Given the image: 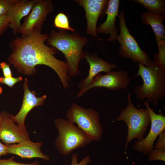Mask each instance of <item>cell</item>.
<instances>
[{
  "label": "cell",
  "mask_w": 165,
  "mask_h": 165,
  "mask_svg": "<svg viewBox=\"0 0 165 165\" xmlns=\"http://www.w3.org/2000/svg\"><path fill=\"white\" fill-rule=\"evenodd\" d=\"M48 38L47 34H42L35 29L20 37H16L9 43L11 53L8 61L20 73L27 75H33L37 65L47 66L57 73L66 90L70 86L68 66L66 62L54 57L56 48L45 44Z\"/></svg>",
  "instance_id": "obj_1"
},
{
  "label": "cell",
  "mask_w": 165,
  "mask_h": 165,
  "mask_svg": "<svg viewBox=\"0 0 165 165\" xmlns=\"http://www.w3.org/2000/svg\"><path fill=\"white\" fill-rule=\"evenodd\" d=\"M46 41L48 46L56 48L64 54L68 67V76L78 75L79 63L85 58L83 48L87 43L88 38L77 33L70 34L66 30L60 29L58 31H52Z\"/></svg>",
  "instance_id": "obj_2"
},
{
  "label": "cell",
  "mask_w": 165,
  "mask_h": 165,
  "mask_svg": "<svg viewBox=\"0 0 165 165\" xmlns=\"http://www.w3.org/2000/svg\"><path fill=\"white\" fill-rule=\"evenodd\" d=\"M138 73L142 78V85L136 86L134 93L137 99H146L148 103L157 106L160 101H162L165 96V72L154 64L150 67L138 64Z\"/></svg>",
  "instance_id": "obj_3"
},
{
  "label": "cell",
  "mask_w": 165,
  "mask_h": 165,
  "mask_svg": "<svg viewBox=\"0 0 165 165\" xmlns=\"http://www.w3.org/2000/svg\"><path fill=\"white\" fill-rule=\"evenodd\" d=\"M127 105L121 110L119 116L114 121H123L128 128V134L125 147V154L129 143L133 139L137 141L143 139L144 135L151 123V119L147 109H138L134 105L131 94H127Z\"/></svg>",
  "instance_id": "obj_4"
},
{
  "label": "cell",
  "mask_w": 165,
  "mask_h": 165,
  "mask_svg": "<svg viewBox=\"0 0 165 165\" xmlns=\"http://www.w3.org/2000/svg\"><path fill=\"white\" fill-rule=\"evenodd\" d=\"M58 134L55 146L61 154L67 155L75 149L85 146L92 141L78 127L67 119L58 118L54 121Z\"/></svg>",
  "instance_id": "obj_5"
},
{
  "label": "cell",
  "mask_w": 165,
  "mask_h": 165,
  "mask_svg": "<svg viewBox=\"0 0 165 165\" xmlns=\"http://www.w3.org/2000/svg\"><path fill=\"white\" fill-rule=\"evenodd\" d=\"M67 119L83 131L92 141L101 138L103 129L100 121L99 113L92 108H84L74 103L67 111Z\"/></svg>",
  "instance_id": "obj_6"
},
{
  "label": "cell",
  "mask_w": 165,
  "mask_h": 165,
  "mask_svg": "<svg viewBox=\"0 0 165 165\" xmlns=\"http://www.w3.org/2000/svg\"><path fill=\"white\" fill-rule=\"evenodd\" d=\"M118 17L120 34L118 35L117 39L120 45L119 49L120 56L123 58L130 59L135 63L147 67L154 65L153 61L148 54L141 49L128 30L126 24L124 11H122Z\"/></svg>",
  "instance_id": "obj_7"
},
{
  "label": "cell",
  "mask_w": 165,
  "mask_h": 165,
  "mask_svg": "<svg viewBox=\"0 0 165 165\" xmlns=\"http://www.w3.org/2000/svg\"><path fill=\"white\" fill-rule=\"evenodd\" d=\"M141 18L142 23L150 25L155 35L158 52L154 55L153 62L160 69L165 72V28L163 24L165 15L147 11L142 13Z\"/></svg>",
  "instance_id": "obj_8"
},
{
  "label": "cell",
  "mask_w": 165,
  "mask_h": 165,
  "mask_svg": "<svg viewBox=\"0 0 165 165\" xmlns=\"http://www.w3.org/2000/svg\"><path fill=\"white\" fill-rule=\"evenodd\" d=\"M130 81L128 72L123 70L110 71L104 75L99 73L87 88L79 90L77 97L82 96L87 91L95 87H104L111 90L126 89L129 85Z\"/></svg>",
  "instance_id": "obj_9"
},
{
  "label": "cell",
  "mask_w": 165,
  "mask_h": 165,
  "mask_svg": "<svg viewBox=\"0 0 165 165\" xmlns=\"http://www.w3.org/2000/svg\"><path fill=\"white\" fill-rule=\"evenodd\" d=\"M144 105L148 109L151 119V128L149 132L142 140L135 143L133 149L135 151L148 155L153 149V144L156 138L165 129V116L163 114H156L150 108L148 103L145 101Z\"/></svg>",
  "instance_id": "obj_10"
},
{
  "label": "cell",
  "mask_w": 165,
  "mask_h": 165,
  "mask_svg": "<svg viewBox=\"0 0 165 165\" xmlns=\"http://www.w3.org/2000/svg\"><path fill=\"white\" fill-rule=\"evenodd\" d=\"M53 9L52 0H37L29 13L24 19L18 33L23 35L34 29L41 31L47 15L52 13Z\"/></svg>",
  "instance_id": "obj_11"
},
{
  "label": "cell",
  "mask_w": 165,
  "mask_h": 165,
  "mask_svg": "<svg viewBox=\"0 0 165 165\" xmlns=\"http://www.w3.org/2000/svg\"><path fill=\"white\" fill-rule=\"evenodd\" d=\"M108 0H75V2L82 7L87 20L86 33L94 37L97 36V23L99 16L105 14Z\"/></svg>",
  "instance_id": "obj_12"
},
{
  "label": "cell",
  "mask_w": 165,
  "mask_h": 165,
  "mask_svg": "<svg viewBox=\"0 0 165 165\" xmlns=\"http://www.w3.org/2000/svg\"><path fill=\"white\" fill-rule=\"evenodd\" d=\"M1 114L2 122L0 126V139L8 145L30 140L29 134L23 132L14 120L13 116L3 111Z\"/></svg>",
  "instance_id": "obj_13"
},
{
  "label": "cell",
  "mask_w": 165,
  "mask_h": 165,
  "mask_svg": "<svg viewBox=\"0 0 165 165\" xmlns=\"http://www.w3.org/2000/svg\"><path fill=\"white\" fill-rule=\"evenodd\" d=\"M28 82L27 79L25 78L23 85L24 94L22 106L18 113L15 116H13V118L22 131L25 133L29 134L26 130L25 124L26 116L34 108L43 105L46 96L44 95L39 97H37L36 93L31 91L29 89Z\"/></svg>",
  "instance_id": "obj_14"
},
{
  "label": "cell",
  "mask_w": 165,
  "mask_h": 165,
  "mask_svg": "<svg viewBox=\"0 0 165 165\" xmlns=\"http://www.w3.org/2000/svg\"><path fill=\"white\" fill-rule=\"evenodd\" d=\"M43 145L41 141L33 142L30 139L7 145L8 154H13L22 158H41L49 161L50 157L43 153L41 148Z\"/></svg>",
  "instance_id": "obj_15"
},
{
  "label": "cell",
  "mask_w": 165,
  "mask_h": 165,
  "mask_svg": "<svg viewBox=\"0 0 165 165\" xmlns=\"http://www.w3.org/2000/svg\"><path fill=\"white\" fill-rule=\"evenodd\" d=\"M12 6L7 15L9 25L16 35L20 29V21L24 17L29 13L37 0H11Z\"/></svg>",
  "instance_id": "obj_16"
},
{
  "label": "cell",
  "mask_w": 165,
  "mask_h": 165,
  "mask_svg": "<svg viewBox=\"0 0 165 165\" xmlns=\"http://www.w3.org/2000/svg\"><path fill=\"white\" fill-rule=\"evenodd\" d=\"M85 58L89 64L90 69L87 77L81 80L78 84L80 90L87 88L92 82L94 77L101 72L107 73L117 66L107 62L95 55L85 53Z\"/></svg>",
  "instance_id": "obj_17"
},
{
  "label": "cell",
  "mask_w": 165,
  "mask_h": 165,
  "mask_svg": "<svg viewBox=\"0 0 165 165\" xmlns=\"http://www.w3.org/2000/svg\"><path fill=\"white\" fill-rule=\"evenodd\" d=\"M119 0H110L105 12L107 15L105 21L100 24L97 27V33L109 34L110 37L107 40L109 42L114 41L117 39V29L116 25V17L118 16Z\"/></svg>",
  "instance_id": "obj_18"
},
{
  "label": "cell",
  "mask_w": 165,
  "mask_h": 165,
  "mask_svg": "<svg viewBox=\"0 0 165 165\" xmlns=\"http://www.w3.org/2000/svg\"><path fill=\"white\" fill-rule=\"evenodd\" d=\"M152 13L165 15V1L164 0H133Z\"/></svg>",
  "instance_id": "obj_19"
},
{
  "label": "cell",
  "mask_w": 165,
  "mask_h": 165,
  "mask_svg": "<svg viewBox=\"0 0 165 165\" xmlns=\"http://www.w3.org/2000/svg\"><path fill=\"white\" fill-rule=\"evenodd\" d=\"M53 25L55 27L61 30L75 32V29L70 27L68 16L63 13L60 12L56 16Z\"/></svg>",
  "instance_id": "obj_20"
},
{
  "label": "cell",
  "mask_w": 165,
  "mask_h": 165,
  "mask_svg": "<svg viewBox=\"0 0 165 165\" xmlns=\"http://www.w3.org/2000/svg\"><path fill=\"white\" fill-rule=\"evenodd\" d=\"M150 161L159 160L165 162V148L153 149L149 155Z\"/></svg>",
  "instance_id": "obj_21"
},
{
  "label": "cell",
  "mask_w": 165,
  "mask_h": 165,
  "mask_svg": "<svg viewBox=\"0 0 165 165\" xmlns=\"http://www.w3.org/2000/svg\"><path fill=\"white\" fill-rule=\"evenodd\" d=\"M15 158L14 156H13L7 159L0 160V165H39V163L38 161L29 163L16 162L14 160Z\"/></svg>",
  "instance_id": "obj_22"
},
{
  "label": "cell",
  "mask_w": 165,
  "mask_h": 165,
  "mask_svg": "<svg viewBox=\"0 0 165 165\" xmlns=\"http://www.w3.org/2000/svg\"><path fill=\"white\" fill-rule=\"evenodd\" d=\"M22 77L19 76L17 78L5 77L0 78V83L6 85L9 87H13L14 85L18 82L22 80Z\"/></svg>",
  "instance_id": "obj_23"
},
{
  "label": "cell",
  "mask_w": 165,
  "mask_h": 165,
  "mask_svg": "<svg viewBox=\"0 0 165 165\" xmlns=\"http://www.w3.org/2000/svg\"><path fill=\"white\" fill-rule=\"evenodd\" d=\"M12 6L11 0H0V16L6 14Z\"/></svg>",
  "instance_id": "obj_24"
},
{
  "label": "cell",
  "mask_w": 165,
  "mask_h": 165,
  "mask_svg": "<svg viewBox=\"0 0 165 165\" xmlns=\"http://www.w3.org/2000/svg\"><path fill=\"white\" fill-rule=\"evenodd\" d=\"M78 155L76 153L72 154V158L71 165H87L91 161L90 156L88 155L86 156L79 163H78Z\"/></svg>",
  "instance_id": "obj_25"
},
{
  "label": "cell",
  "mask_w": 165,
  "mask_h": 165,
  "mask_svg": "<svg viewBox=\"0 0 165 165\" xmlns=\"http://www.w3.org/2000/svg\"><path fill=\"white\" fill-rule=\"evenodd\" d=\"M9 21L7 14L0 16V36L9 27Z\"/></svg>",
  "instance_id": "obj_26"
},
{
  "label": "cell",
  "mask_w": 165,
  "mask_h": 165,
  "mask_svg": "<svg viewBox=\"0 0 165 165\" xmlns=\"http://www.w3.org/2000/svg\"><path fill=\"white\" fill-rule=\"evenodd\" d=\"M157 142L156 143L155 149L165 148V130H163L159 134Z\"/></svg>",
  "instance_id": "obj_27"
},
{
  "label": "cell",
  "mask_w": 165,
  "mask_h": 165,
  "mask_svg": "<svg viewBox=\"0 0 165 165\" xmlns=\"http://www.w3.org/2000/svg\"><path fill=\"white\" fill-rule=\"evenodd\" d=\"M0 67L2 71L4 77H12L11 71L8 64L4 62H2L0 63Z\"/></svg>",
  "instance_id": "obj_28"
},
{
  "label": "cell",
  "mask_w": 165,
  "mask_h": 165,
  "mask_svg": "<svg viewBox=\"0 0 165 165\" xmlns=\"http://www.w3.org/2000/svg\"><path fill=\"white\" fill-rule=\"evenodd\" d=\"M8 154L7 145L2 144L0 141V157Z\"/></svg>",
  "instance_id": "obj_29"
},
{
  "label": "cell",
  "mask_w": 165,
  "mask_h": 165,
  "mask_svg": "<svg viewBox=\"0 0 165 165\" xmlns=\"http://www.w3.org/2000/svg\"><path fill=\"white\" fill-rule=\"evenodd\" d=\"M2 87L0 86V95L2 94Z\"/></svg>",
  "instance_id": "obj_30"
},
{
  "label": "cell",
  "mask_w": 165,
  "mask_h": 165,
  "mask_svg": "<svg viewBox=\"0 0 165 165\" xmlns=\"http://www.w3.org/2000/svg\"><path fill=\"white\" fill-rule=\"evenodd\" d=\"M1 122H2V117H1V113H0V126L1 125Z\"/></svg>",
  "instance_id": "obj_31"
}]
</instances>
